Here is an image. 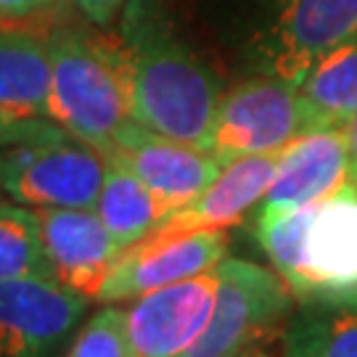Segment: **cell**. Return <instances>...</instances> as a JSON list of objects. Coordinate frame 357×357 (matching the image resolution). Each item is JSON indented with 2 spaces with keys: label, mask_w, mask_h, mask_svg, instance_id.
Listing matches in <instances>:
<instances>
[{
  "label": "cell",
  "mask_w": 357,
  "mask_h": 357,
  "mask_svg": "<svg viewBox=\"0 0 357 357\" xmlns=\"http://www.w3.org/2000/svg\"><path fill=\"white\" fill-rule=\"evenodd\" d=\"M51 278L38 215L24 206L0 204V283Z\"/></svg>",
  "instance_id": "obj_20"
},
{
  "label": "cell",
  "mask_w": 357,
  "mask_h": 357,
  "mask_svg": "<svg viewBox=\"0 0 357 357\" xmlns=\"http://www.w3.org/2000/svg\"><path fill=\"white\" fill-rule=\"evenodd\" d=\"M318 204H307L291 212H259L257 220V241L296 302L307 299L305 238L315 220Z\"/></svg>",
  "instance_id": "obj_19"
},
{
  "label": "cell",
  "mask_w": 357,
  "mask_h": 357,
  "mask_svg": "<svg viewBox=\"0 0 357 357\" xmlns=\"http://www.w3.org/2000/svg\"><path fill=\"white\" fill-rule=\"evenodd\" d=\"M109 162L98 149L59 130L0 156V188L16 204L96 209Z\"/></svg>",
  "instance_id": "obj_3"
},
{
  "label": "cell",
  "mask_w": 357,
  "mask_h": 357,
  "mask_svg": "<svg viewBox=\"0 0 357 357\" xmlns=\"http://www.w3.org/2000/svg\"><path fill=\"white\" fill-rule=\"evenodd\" d=\"M305 302L357 294V185L352 183L318 204L305 238Z\"/></svg>",
  "instance_id": "obj_13"
},
{
  "label": "cell",
  "mask_w": 357,
  "mask_h": 357,
  "mask_svg": "<svg viewBox=\"0 0 357 357\" xmlns=\"http://www.w3.org/2000/svg\"><path fill=\"white\" fill-rule=\"evenodd\" d=\"M96 212L122 252L143 241L167 217L165 204L141 180L114 165H109L106 169V180H103L101 196L96 202Z\"/></svg>",
  "instance_id": "obj_18"
},
{
  "label": "cell",
  "mask_w": 357,
  "mask_h": 357,
  "mask_svg": "<svg viewBox=\"0 0 357 357\" xmlns=\"http://www.w3.org/2000/svg\"><path fill=\"white\" fill-rule=\"evenodd\" d=\"M228 252L225 230H199L183 238L156 243V246H130L125 249L109 278L103 283L98 302L114 305L125 299H138L143 294L188 281L215 270Z\"/></svg>",
  "instance_id": "obj_10"
},
{
  "label": "cell",
  "mask_w": 357,
  "mask_h": 357,
  "mask_svg": "<svg viewBox=\"0 0 357 357\" xmlns=\"http://www.w3.org/2000/svg\"><path fill=\"white\" fill-rule=\"evenodd\" d=\"M236 357H270V355H265L262 349H255V352H243V355H236Z\"/></svg>",
  "instance_id": "obj_26"
},
{
  "label": "cell",
  "mask_w": 357,
  "mask_h": 357,
  "mask_svg": "<svg viewBox=\"0 0 357 357\" xmlns=\"http://www.w3.org/2000/svg\"><path fill=\"white\" fill-rule=\"evenodd\" d=\"M48 3L51 0H0V22H16V19L32 16Z\"/></svg>",
  "instance_id": "obj_24"
},
{
  "label": "cell",
  "mask_w": 357,
  "mask_h": 357,
  "mask_svg": "<svg viewBox=\"0 0 357 357\" xmlns=\"http://www.w3.org/2000/svg\"><path fill=\"white\" fill-rule=\"evenodd\" d=\"M51 40L24 29H0V116L13 125L48 119Z\"/></svg>",
  "instance_id": "obj_15"
},
{
  "label": "cell",
  "mask_w": 357,
  "mask_h": 357,
  "mask_svg": "<svg viewBox=\"0 0 357 357\" xmlns=\"http://www.w3.org/2000/svg\"><path fill=\"white\" fill-rule=\"evenodd\" d=\"M220 275L217 268L188 281L138 296L125 310L135 357H185L209 328L215 315Z\"/></svg>",
  "instance_id": "obj_7"
},
{
  "label": "cell",
  "mask_w": 357,
  "mask_h": 357,
  "mask_svg": "<svg viewBox=\"0 0 357 357\" xmlns=\"http://www.w3.org/2000/svg\"><path fill=\"white\" fill-rule=\"evenodd\" d=\"M61 128H56L53 122H35V125H13L8 119L0 116V151L3 149H13L19 143H29L38 141V138H45V135H53Z\"/></svg>",
  "instance_id": "obj_22"
},
{
  "label": "cell",
  "mask_w": 357,
  "mask_h": 357,
  "mask_svg": "<svg viewBox=\"0 0 357 357\" xmlns=\"http://www.w3.org/2000/svg\"><path fill=\"white\" fill-rule=\"evenodd\" d=\"M299 101L310 130L347 128L357 116V38L320 61L299 85Z\"/></svg>",
  "instance_id": "obj_17"
},
{
  "label": "cell",
  "mask_w": 357,
  "mask_h": 357,
  "mask_svg": "<svg viewBox=\"0 0 357 357\" xmlns=\"http://www.w3.org/2000/svg\"><path fill=\"white\" fill-rule=\"evenodd\" d=\"M88 302L53 278L0 283V357H59Z\"/></svg>",
  "instance_id": "obj_8"
},
{
  "label": "cell",
  "mask_w": 357,
  "mask_h": 357,
  "mask_svg": "<svg viewBox=\"0 0 357 357\" xmlns=\"http://www.w3.org/2000/svg\"><path fill=\"white\" fill-rule=\"evenodd\" d=\"M48 259V273L59 286L85 299H98L122 255L96 209H35Z\"/></svg>",
  "instance_id": "obj_9"
},
{
  "label": "cell",
  "mask_w": 357,
  "mask_h": 357,
  "mask_svg": "<svg viewBox=\"0 0 357 357\" xmlns=\"http://www.w3.org/2000/svg\"><path fill=\"white\" fill-rule=\"evenodd\" d=\"M103 159L141 180L165 204L167 215L191 204L222 172L212 151L165 138L132 119L119 128Z\"/></svg>",
  "instance_id": "obj_6"
},
{
  "label": "cell",
  "mask_w": 357,
  "mask_h": 357,
  "mask_svg": "<svg viewBox=\"0 0 357 357\" xmlns=\"http://www.w3.org/2000/svg\"><path fill=\"white\" fill-rule=\"evenodd\" d=\"M349 175L347 130H310L281 151V167L265 193L262 212H291L318 204L344 185Z\"/></svg>",
  "instance_id": "obj_14"
},
{
  "label": "cell",
  "mask_w": 357,
  "mask_h": 357,
  "mask_svg": "<svg viewBox=\"0 0 357 357\" xmlns=\"http://www.w3.org/2000/svg\"><path fill=\"white\" fill-rule=\"evenodd\" d=\"M283 357H357V294L302 302L283 328Z\"/></svg>",
  "instance_id": "obj_16"
},
{
  "label": "cell",
  "mask_w": 357,
  "mask_h": 357,
  "mask_svg": "<svg viewBox=\"0 0 357 357\" xmlns=\"http://www.w3.org/2000/svg\"><path fill=\"white\" fill-rule=\"evenodd\" d=\"M77 6L93 24H112L116 13L128 6V0H77Z\"/></svg>",
  "instance_id": "obj_23"
},
{
  "label": "cell",
  "mask_w": 357,
  "mask_h": 357,
  "mask_svg": "<svg viewBox=\"0 0 357 357\" xmlns=\"http://www.w3.org/2000/svg\"><path fill=\"white\" fill-rule=\"evenodd\" d=\"M281 167V151L262 153V156H243L222 167L220 178L199 193L191 204L180 206L156 225V228L138 241L141 246L183 238L199 230H225L238 225L243 215L268 193Z\"/></svg>",
  "instance_id": "obj_11"
},
{
  "label": "cell",
  "mask_w": 357,
  "mask_h": 357,
  "mask_svg": "<svg viewBox=\"0 0 357 357\" xmlns=\"http://www.w3.org/2000/svg\"><path fill=\"white\" fill-rule=\"evenodd\" d=\"M66 357H135L130 347L125 310L103 307L101 312H96L88 326L77 333Z\"/></svg>",
  "instance_id": "obj_21"
},
{
  "label": "cell",
  "mask_w": 357,
  "mask_h": 357,
  "mask_svg": "<svg viewBox=\"0 0 357 357\" xmlns=\"http://www.w3.org/2000/svg\"><path fill=\"white\" fill-rule=\"evenodd\" d=\"M305 132L299 88L278 77H255L230 88L217 106L209 151L225 167L243 156L283 151Z\"/></svg>",
  "instance_id": "obj_5"
},
{
  "label": "cell",
  "mask_w": 357,
  "mask_h": 357,
  "mask_svg": "<svg viewBox=\"0 0 357 357\" xmlns=\"http://www.w3.org/2000/svg\"><path fill=\"white\" fill-rule=\"evenodd\" d=\"M347 151H349V175L347 180L357 185V116L347 125Z\"/></svg>",
  "instance_id": "obj_25"
},
{
  "label": "cell",
  "mask_w": 357,
  "mask_h": 357,
  "mask_svg": "<svg viewBox=\"0 0 357 357\" xmlns=\"http://www.w3.org/2000/svg\"><path fill=\"white\" fill-rule=\"evenodd\" d=\"M51 56L48 119L72 138L106 153L130 119L116 40L66 29L51 38Z\"/></svg>",
  "instance_id": "obj_2"
},
{
  "label": "cell",
  "mask_w": 357,
  "mask_h": 357,
  "mask_svg": "<svg viewBox=\"0 0 357 357\" xmlns=\"http://www.w3.org/2000/svg\"><path fill=\"white\" fill-rule=\"evenodd\" d=\"M130 119L165 138L209 151L220 82L169 29L151 0H132L116 40Z\"/></svg>",
  "instance_id": "obj_1"
},
{
  "label": "cell",
  "mask_w": 357,
  "mask_h": 357,
  "mask_svg": "<svg viewBox=\"0 0 357 357\" xmlns=\"http://www.w3.org/2000/svg\"><path fill=\"white\" fill-rule=\"evenodd\" d=\"M357 38V0H289L270 43V69L302 85L315 66Z\"/></svg>",
  "instance_id": "obj_12"
},
{
  "label": "cell",
  "mask_w": 357,
  "mask_h": 357,
  "mask_svg": "<svg viewBox=\"0 0 357 357\" xmlns=\"http://www.w3.org/2000/svg\"><path fill=\"white\" fill-rule=\"evenodd\" d=\"M0 193H3V188H0Z\"/></svg>",
  "instance_id": "obj_27"
},
{
  "label": "cell",
  "mask_w": 357,
  "mask_h": 357,
  "mask_svg": "<svg viewBox=\"0 0 357 357\" xmlns=\"http://www.w3.org/2000/svg\"><path fill=\"white\" fill-rule=\"evenodd\" d=\"M217 275L215 315L185 357H236L262 349L294 315V294L278 273L243 259H222Z\"/></svg>",
  "instance_id": "obj_4"
}]
</instances>
